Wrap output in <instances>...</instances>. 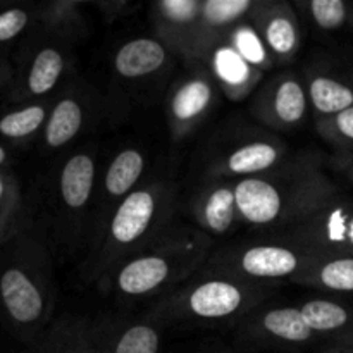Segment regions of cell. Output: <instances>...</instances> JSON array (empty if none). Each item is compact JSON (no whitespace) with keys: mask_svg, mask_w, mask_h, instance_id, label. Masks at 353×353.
Returning <instances> with one entry per match:
<instances>
[{"mask_svg":"<svg viewBox=\"0 0 353 353\" xmlns=\"http://www.w3.org/2000/svg\"><path fill=\"white\" fill-rule=\"evenodd\" d=\"M0 299L7 314L19 324L34 323L41 316L43 302L30 276L17 268H10L0 276Z\"/></svg>","mask_w":353,"mask_h":353,"instance_id":"cell-1","label":"cell"},{"mask_svg":"<svg viewBox=\"0 0 353 353\" xmlns=\"http://www.w3.org/2000/svg\"><path fill=\"white\" fill-rule=\"evenodd\" d=\"M234 202L250 223L265 224L278 217L281 199L278 190L262 179H245L234 190Z\"/></svg>","mask_w":353,"mask_h":353,"instance_id":"cell-2","label":"cell"},{"mask_svg":"<svg viewBox=\"0 0 353 353\" xmlns=\"http://www.w3.org/2000/svg\"><path fill=\"white\" fill-rule=\"evenodd\" d=\"M154 216V199L148 192H134L117 209L112 234L121 243H131L143 234Z\"/></svg>","mask_w":353,"mask_h":353,"instance_id":"cell-3","label":"cell"},{"mask_svg":"<svg viewBox=\"0 0 353 353\" xmlns=\"http://www.w3.org/2000/svg\"><path fill=\"white\" fill-rule=\"evenodd\" d=\"M240 303V290L224 281L205 283L190 296V307L196 316L202 317H224L233 314Z\"/></svg>","mask_w":353,"mask_h":353,"instance_id":"cell-4","label":"cell"},{"mask_svg":"<svg viewBox=\"0 0 353 353\" xmlns=\"http://www.w3.org/2000/svg\"><path fill=\"white\" fill-rule=\"evenodd\" d=\"M165 52L157 41L140 38L124 45L116 57V69L126 78H137L155 71L164 62Z\"/></svg>","mask_w":353,"mask_h":353,"instance_id":"cell-5","label":"cell"},{"mask_svg":"<svg viewBox=\"0 0 353 353\" xmlns=\"http://www.w3.org/2000/svg\"><path fill=\"white\" fill-rule=\"evenodd\" d=\"M245 271L259 278H281L292 274L299 265L295 255L281 247H255L243 255Z\"/></svg>","mask_w":353,"mask_h":353,"instance_id":"cell-6","label":"cell"},{"mask_svg":"<svg viewBox=\"0 0 353 353\" xmlns=\"http://www.w3.org/2000/svg\"><path fill=\"white\" fill-rule=\"evenodd\" d=\"M168 264L164 259L143 257L131 262L121 271L119 286L124 293L130 295H141L155 286L161 285L168 278Z\"/></svg>","mask_w":353,"mask_h":353,"instance_id":"cell-7","label":"cell"},{"mask_svg":"<svg viewBox=\"0 0 353 353\" xmlns=\"http://www.w3.org/2000/svg\"><path fill=\"white\" fill-rule=\"evenodd\" d=\"M93 162L88 155H76L62 169L61 192L69 207H83L90 199L93 185Z\"/></svg>","mask_w":353,"mask_h":353,"instance_id":"cell-8","label":"cell"},{"mask_svg":"<svg viewBox=\"0 0 353 353\" xmlns=\"http://www.w3.org/2000/svg\"><path fill=\"white\" fill-rule=\"evenodd\" d=\"M81 126V109L74 100H62L52 112L47 124V143L50 147H62L68 143Z\"/></svg>","mask_w":353,"mask_h":353,"instance_id":"cell-9","label":"cell"},{"mask_svg":"<svg viewBox=\"0 0 353 353\" xmlns=\"http://www.w3.org/2000/svg\"><path fill=\"white\" fill-rule=\"evenodd\" d=\"M312 102L321 112L340 114L353 107V92L331 78H316L310 85Z\"/></svg>","mask_w":353,"mask_h":353,"instance_id":"cell-10","label":"cell"},{"mask_svg":"<svg viewBox=\"0 0 353 353\" xmlns=\"http://www.w3.org/2000/svg\"><path fill=\"white\" fill-rule=\"evenodd\" d=\"M143 171V159L137 150H126L116 157L105 178V186L112 195H123L137 183Z\"/></svg>","mask_w":353,"mask_h":353,"instance_id":"cell-11","label":"cell"},{"mask_svg":"<svg viewBox=\"0 0 353 353\" xmlns=\"http://www.w3.org/2000/svg\"><path fill=\"white\" fill-rule=\"evenodd\" d=\"M264 326L269 333L286 341H305L312 334L302 312L295 309L272 310L264 317Z\"/></svg>","mask_w":353,"mask_h":353,"instance_id":"cell-12","label":"cell"},{"mask_svg":"<svg viewBox=\"0 0 353 353\" xmlns=\"http://www.w3.org/2000/svg\"><path fill=\"white\" fill-rule=\"evenodd\" d=\"M62 72V57L54 48H45L34 57L28 76V86L34 95H43L54 88Z\"/></svg>","mask_w":353,"mask_h":353,"instance_id":"cell-13","label":"cell"},{"mask_svg":"<svg viewBox=\"0 0 353 353\" xmlns=\"http://www.w3.org/2000/svg\"><path fill=\"white\" fill-rule=\"evenodd\" d=\"M302 316L312 331H333L345 326L348 321V312L343 307L333 302L314 300L303 305Z\"/></svg>","mask_w":353,"mask_h":353,"instance_id":"cell-14","label":"cell"},{"mask_svg":"<svg viewBox=\"0 0 353 353\" xmlns=\"http://www.w3.org/2000/svg\"><path fill=\"white\" fill-rule=\"evenodd\" d=\"M278 154L268 143H252L240 148L230 157V169L240 174L268 169L276 161Z\"/></svg>","mask_w":353,"mask_h":353,"instance_id":"cell-15","label":"cell"},{"mask_svg":"<svg viewBox=\"0 0 353 353\" xmlns=\"http://www.w3.org/2000/svg\"><path fill=\"white\" fill-rule=\"evenodd\" d=\"M210 100V88L203 81H192L183 86L172 100V110L178 119H192L199 116Z\"/></svg>","mask_w":353,"mask_h":353,"instance_id":"cell-16","label":"cell"},{"mask_svg":"<svg viewBox=\"0 0 353 353\" xmlns=\"http://www.w3.org/2000/svg\"><path fill=\"white\" fill-rule=\"evenodd\" d=\"M45 119V109L41 105H31L16 112L6 114L0 119V133L7 138H24L34 133Z\"/></svg>","mask_w":353,"mask_h":353,"instance_id":"cell-17","label":"cell"},{"mask_svg":"<svg viewBox=\"0 0 353 353\" xmlns=\"http://www.w3.org/2000/svg\"><path fill=\"white\" fill-rule=\"evenodd\" d=\"M236 205L234 193L228 188H219L209 196L205 205V221L214 231L223 233L233 223V209Z\"/></svg>","mask_w":353,"mask_h":353,"instance_id":"cell-18","label":"cell"},{"mask_svg":"<svg viewBox=\"0 0 353 353\" xmlns=\"http://www.w3.org/2000/svg\"><path fill=\"white\" fill-rule=\"evenodd\" d=\"M276 112L285 123H296L305 112V95L299 83L285 81L276 93Z\"/></svg>","mask_w":353,"mask_h":353,"instance_id":"cell-19","label":"cell"},{"mask_svg":"<svg viewBox=\"0 0 353 353\" xmlns=\"http://www.w3.org/2000/svg\"><path fill=\"white\" fill-rule=\"evenodd\" d=\"M157 333L148 326H134L123 334L114 353H157Z\"/></svg>","mask_w":353,"mask_h":353,"instance_id":"cell-20","label":"cell"},{"mask_svg":"<svg viewBox=\"0 0 353 353\" xmlns=\"http://www.w3.org/2000/svg\"><path fill=\"white\" fill-rule=\"evenodd\" d=\"M321 281L336 292H353V259H336L321 271Z\"/></svg>","mask_w":353,"mask_h":353,"instance_id":"cell-21","label":"cell"},{"mask_svg":"<svg viewBox=\"0 0 353 353\" xmlns=\"http://www.w3.org/2000/svg\"><path fill=\"white\" fill-rule=\"evenodd\" d=\"M250 7V0H209L203 6V16L214 24L230 23Z\"/></svg>","mask_w":353,"mask_h":353,"instance_id":"cell-22","label":"cell"},{"mask_svg":"<svg viewBox=\"0 0 353 353\" xmlns=\"http://www.w3.org/2000/svg\"><path fill=\"white\" fill-rule=\"evenodd\" d=\"M312 14L324 30H336L347 17V7L341 0H314Z\"/></svg>","mask_w":353,"mask_h":353,"instance_id":"cell-23","label":"cell"},{"mask_svg":"<svg viewBox=\"0 0 353 353\" xmlns=\"http://www.w3.org/2000/svg\"><path fill=\"white\" fill-rule=\"evenodd\" d=\"M327 238L331 243L353 250V212L345 209L334 210L327 219Z\"/></svg>","mask_w":353,"mask_h":353,"instance_id":"cell-24","label":"cell"},{"mask_svg":"<svg viewBox=\"0 0 353 353\" xmlns=\"http://www.w3.org/2000/svg\"><path fill=\"white\" fill-rule=\"evenodd\" d=\"M268 41L278 54H288L295 47V28L285 17H276L268 26Z\"/></svg>","mask_w":353,"mask_h":353,"instance_id":"cell-25","label":"cell"},{"mask_svg":"<svg viewBox=\"0 0 353 353\" xmlns=\"http://www.w3.org/2000/svg\"><path fill=\"white\" fill-rule=\"evenodd\" d=\"M217 71L230 83H241L247 78V69L241 57L228 48L217 54Z\"/></svg>","mask_w":353,"mask_h":353,"instance_id":"cell-26","label":"cell"},{"mask_svg":"<svg viewBox=\"0 0 353 353\" xmlns=\"http://www.w3.org/2000/svg\"><path fill=\"white\" fill-rule=\"evenodd\" d=\"M236 47L241 57L247 59V61L254 62V64L264 61V47L259 41L257 34L248 28H241L236 31Z\"/></svg>","mask_w":353,"mask_h":353,"instance_id":"cell-27","label":"cell"},{"mask_svg":"<svg viewBox=\"0 0 353 353\" xmlns=\"http://www.w3.org/2000/svg\"><path fill=\"white\" fill-rule=\"evenodd\" d=\"M28 14L23 9H9L0 12V41L12 40L26 28Z\"/></svg>","mask_w":353,"mask_h":353,"instance_id":"cell-28","label":"cell"},{"mask_svg":"<svg viewBox=\"0 0 353 353\" xmlns=\"http://www.w3.org/2000/svg\"><path fill=\"white\" fill-rule=\"evenodd\" d=\"M161 9L164 16L174 23H186L196 16L199 2L196 0H164L161 2Z\"/></svg>","mask_w":353,"mask_h":353,"instance_id":"cell-29","label":"cell"},{"mask_svg":"<svg viewBox=\"0 0 353 353\" xmlns=\"http://www.w3.org/2000/svg\"><path fill=\"white\" fill-rule=\"evenodd\" d=\"M336 126H338V130H340L341 134H345V137L353 140V107L338 114Z\"/></svg>","mask_w":353,"mask_h":353,"instance_id":"cell-30","label":"cell"},{"mask_svg":"<svg viewBox=\"0 0 353 353\" xmlns=\"http://www.w3.org/2000/svg\"><path fill=\"white\" fill-rule=\"evenodd\" d=\"M3 195H6V183H3V179L0 178V203H2Z\"/></svg>","mask_w":353,"mask_h":353,"instance_id":"cell-31","label":"cell"},{"mask_svg":"<svg viewBox=\"0 0 353 353\" xmlns=\"http://www.w3.org/2000/svg\"><path fill=\"white\" fill-rule=\"evenodd\" d=\"M6 159H7V154H6V148L2 147V145H0V165L3 164V162H6Z\"/></svg>","mask_w":353,"mask_h":353,"instance_id":"cell-32","label":"cell"},{"mask_svg":"<svg viewBox=\"0 0 353 353\" xmlns=\"http://www.w3.org/2000/svg\"><path fill=\"white\" fill-rule=\"evenodd\" d=\"M78 353H90V352H78Z\"/></svg>","mask_w":353,"mask_h":353,"instance_id":"cell-33","label":"cell"}]
</instances>
